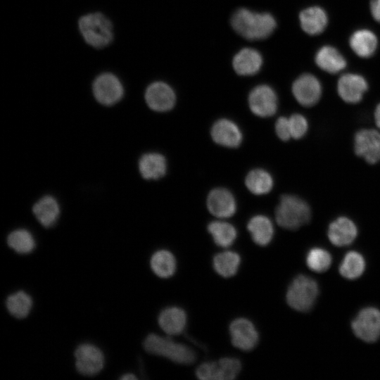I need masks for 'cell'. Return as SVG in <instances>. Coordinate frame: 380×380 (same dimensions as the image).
<instances>
[{"label": "cell", "mask_w": 380, "mask_h": 380, "mask_svg": "<svg viewBox=\"0 0 380 380\" xmlns=\"http://www.w3.org/2000/svg\"><path fill=\"white\" fill-rule=\"evenodd\" d=\"M231 23L238 34L252 40L269 37L276 27V21L271 14L255 13L246 8L237 10Z\"/></svg>", "instance_id": "obj_1"}, {"label": "cell", "mask_w": 380, "mask_h": 380, "mask_svg": "<svg viewBox=\"0 0 380 380\" xmlns=\"http://www.w3.org/2000/svg\"><path fill=\"white\" fill-rule=\"evenodd\" d=\"M275 216L280 227L294 230L310 221L311 211L303 199L293 195H283L276 208Z\"/></svg>", "instance_id": "obj_2"}, {"label": "cell", "mask_w": 380, "mask_h": 380, "mask_svg": "<svg viewBox=\"0 0 380 380\" xmlns=\"http://www.w3.org/2000/svg\"><path fill=\"white\" fill-rule=\"evenodd\" d=\"M144 348L151 354L163 356L181 365H190L196 360L194 351L189 346L155 334L146 338Z\"/></svg>", "instance_id": "obj_3"}, {"label": "cell", "mask_w": 380, "mask_h": 380, "mask_svg": "<svg viewBox=\"0 0 380 380\" xmlns=\"http://www.w3.org/2000/svg\"><path fill=\"white\" fill-rule=\"evenodd\" d=\"M79 27L84 40L95 48H103L113 39L110 21L101 13H89L79 20Z\"/></svg>", "instance_id": "obj_4"}, {"label": "cell", "mask_w": 380, "mask_h": 380, "mask_svg": "<svg viewBox=\"0 0 380 380\" xmlns=\"http://www.w3.org/2000/svg\"><path fill=\"white\" fill-rule=\"evenodd\" d=\"M318 292V286L314 279L305 275H299L292 281L288 288L286 301L291 308L306 312L315 304Z\"/></svg>", "instance_id": "obj_5"}, {"label": "cell", "mask_w": 380, "mask_h": 380, "mask_svg": "<svg viewBox=\"0 0 380 380\" xmlns=\"http://www.w3.org/2000/svg\"><path fill=\"white\" fill-rule=\"evenodd\" d=\"M241 369V362L234 357H222L217 362H208L200 365L196 376L202 380H232Z\"/></svg>", "instance_id": "obj_6"}, {"label": "cell", "mask_w": 380, "mask_h": 380, "mask_svg": "<svg viewBox=\"0 0 380 380\" xmlns=\"http://www.w3.org/2000/svg\"><path fill=\"white\" fill-rule=\"evenodd\" d=\"M352 329L360 339L373 343L380 337V311L372 307L362 309L352 322Z\"/></svg>", "instance_id": "obj_7"}, {"label": "cell", "mask_w": 380, "mask_h": 380, "mask_svg": "<svg viewBox=\"0 0 380 380\" xmlns=\"http://www.w3.org/2000/svg\"><path fill=\"white\" fill-rule=\"evenodd\" d=\"M251 110L257 116H272L277 109V96L270 86L262 84L255 87L248 96Z\"/></svg>", "instance_id": "obj_8"}, {"label": "cell", "mask_w": 380, "mask_h": 380, "mask_svg": "<svg viewBox=\"0 0 380 380\" xmlns=\"http://www.w3.org/2000/svg\"><path fill=\"white\" fill-rule=\"evenodd\" d=\"M93 93L101 104L116 103L123 96V87L117 77L110 73L99 75L93 84Z\"/></svg>", "instance_id": "obj_9"}, {"label": "cell", "mask_w": 380, "mask_h": 380, "mask_svg": "<svg viewBox=\"0 0 380 380\" xmlns=\"http://www.w3.org/2000/svg\"><path fill=\"white\" fill-rule=\"evenodd\" d=\"M75 366L77 371L86 376H92L99 373L104 365V356L102 351L91 344H82L75 352Z\"/></svg>", "instance_id": "obj_10"}, {"label": "cell", "mask_w": 380, "mask_h": 380, "mask_svg": "<svg viewBox=\"0 0 380 380\" xmlns=\"http://www.w3.org/2000/svg\"><path fill=\"white\" fill-rule=\"evenodd\" d=\"M355 153L368 163L380 161V133L373 129H362L355 135Z\"/></svg>", "instance_id": "obj_11"}, {"label": "cell", "mask_w": 380, "mask_h": 380, "mask_svg": "<svg viewBox=\"0 0 380 380\" xmlns=\"http://www.w3.org/2000/svg\"><path fill=\"white\" fill-rule=\"evenodd\" d=\"M292 92L300 104L310 107L315 105L319 100L322 87L316 77L310 74H304L293 82Z\"/></svg>", "instance_id": "obj_12"}, {"label": "cell", "mask_w": 380, "mask_h": 380, "mask_svg": "<svg viewBox=\"0 0 380 380\" xmlns=\"http://www.w3.org/2000/svg\"><path fill=\"white\" fill-rule=\"evenodd\" d=\"M232 344L242 350H251L258 344V333L253 324L246 318L234 319L229 326Z\"/></svg>", "instance_id": "obj_13"}, {"label": "cell", "mask_w": 380, "mask_h": 380, "mask_svg": "<svg viewBox=\"0 0 380 380\" xmlns=\"http://www.w3.org/2000/svg\"><path fill=\"white\" fill-rule=\"evenodd\" d=\"M145 99L152 110L165 112L173 108L175 103V94L172 89L166 83L156 82L148 87Z\"/></svg>", "instance_id": "obj_14"}, {"label": "cell", "mask_w": 380, "mask_h": 380, "mask_svg": "<svg viewBox=\"0 0 380 380\" xmlns=\"http://www.w3.org/2000/svg\"><path fill=\"white\" fill-rule=\"evenodd\" d=\"M368 89L365 79L360 75L347 73L338 82L337 90L340 97L346 103L360 102Z\"/></svg>", "instance_id": "obj_15"}, {"label": "cell", "mask_w": 380, "mask_h": 380, "mask_svg": "<svg viewBox=\"0 0 380 380\" xmlns=\"http://www.w3.org/2000/svg\"><path fill=\"white\" fill-rule=\"evenodd\" d=\"M208 210L214 216L226 218L232 216L236 210V203L232 194L227 189H213L207 198Z\"/></svg>", "instance_id": "obj_16"}, {"label": "cell", "mask_w": 380, "mask_h": 380, "mask_svg": "<svg viewBox=\"0 0 380 380\" xmlns=\"http://www.w3.org/2000/svg\"><path fill=\"white\" fill-rule=\"evenodd\" d=\"M213 141L221 146L236 148L242 141V133L238 125L228 119L216 121L210 131Z\"/></svg>", "instance_id": "obj_17"}, {"label": "cell", "mask_w": 380, "mask_h": 380, "mask_svg": "<svg viewBox=\"0 0 380 380\" xmlns=\"http://www.w3.org/2000/svg\"><path fill=\"white\" fill-rule=\"evenodd\" d=\"M357 229L355 223L346 217H340L329 226L328 238L336 246L350 244L356 238Z\"/></svg>", "instance_id": "obj_18"}, {"label": "cell", "mask_w": 380, "mask_h": 380, "mask_svg": "<svg viewBox=\"0 0 380 380\" xmlns=\"http://www.w3.org/2000/svg\"><path fill=\"white\" fill-rule=\"evenodd\" d=\"M158 324L162 330L169 336L180 334L186 325V312L178 307L167 308L160 313Z\"/></svg>", "instance_id": "obj_19"}, {"label": "cell", "mask_w": 380, "mask_h": 380, "mask_svg": "<svg viewBox=\"0 0 380 380\" xmlns=\"http://www.w3.org/2000/svg\"><path fill=\"white\" fill-rule=\"evenodd\" d=\"M299 18L302 29L310 35L322 32L328 22L326 12L319 6H312L304 9L300 13Z\"/></svg>", "instance_id": "obj_20"}, {"label": "cell", "mask_w": 380, "mask_h": 380, "mask_svg": "<svg viewBox=\"0 0 380 380\" xmlns=\"http://www.w3.org/2000/svg\"><path fill=\"white\" fill-rule=\"evenodd\" d=\"M262 63V56L258 51L245 48L235 55L233 67L239 75H252L258 72Z\"/></svg>", "instance_id": "obj_21"}, {"label": "cell", "mask_w": 380, "mask_h": 380, "mask_svg": "<svg viewBox=\"0 0 380 380\" xmlns=\"http://www.w3.org/2000/svg\"><path fill=\"white\" fill-rule=\"evenodd\" d=\"M139 169L144 179H158L166 172V160L163 155L158 153H146L139 161Z\"/></svg>", "instance_id": "obj_22"}, {"label": "cell", "mask_w": 380, "mask_h": 380, "mask_svg": "<svg viewBox=\"0 0 380 380\" xmlns=\"http://www.w3.org/2000/svg\"><path fill=\"white\" fill-rule=\"evenodd\" d=\"M247 229L253 241L262 246H267L272 239L274 227L271 220L265 215H255L248 221Z\"/></svg>", "instance_id": "obj_23"}, {"label": "cell", "mask_w": 380, "mask_h": 380, "mask_svg": "<svg viewBox=\"0 0 380 380\" xmlns=\"http://www.w3.org/2000/svg\"><path fill=\"white\" fill-rule=\"evenodd\" d=\"M317 65L329 73H337L346 66V61L334 47L324 46L319 49L315 56Z\"/></svg>", "instance_id": "obj_24"}, {"label": "cell", "mask_w": 380, "mask_h": 380, "mask_svg": "<svg viewBox=\"0 0 380 380\" xmlns=\"http://www.w3.org/2000/svg\"><path fill=\"white\" fill-rule=\"evenodd\" d=\"M350 46L353 51L360 57H370L377 47L376 35L368 30H359L355 32L350 38Z\"/></svg>", "instance_id": "obj_25"}, {"label": "cell", "mask_w": 380, "mask_h": 380, "mask_svg": "<svg viewBox=\"0 0 380 380\" xmlns=\"http://www.w3.org/2000/svg\"><path fill=\"white\" fill-rule=\"evenodd\" d=\"M32 211L38 221L45 227L52 226L56 221L60 209L55 198L46 196L33 206Z\"/></svg>", "instance_id": "obj_26"}, {"label": "cell", "mask_w": 380, "mask_h": 380, "mask_svg": "<svg viewBox=\"0 0 380 380\" xmlns=\"http://www.w3.org/2000/svg\"><path fill=\"white\" fill-rule=\"evenodd\" d=\"M245 184L253 194L262 195L269 193L273 186L271 175L262 169H254L247 175Z\"/></svg>", "instance_id": "obj_27"}, {"label": "cell", "mask_w": 380, "mask_h": 380, "mask_svg": "<svg viewBox=\"0 0 380 380\" xmlns=\"http://www.w3.org/2000/svg\"><path fill=\"white\" fill-rule=\"evenodd\" d=\"M151 267L159 277L168 278L176 270V260L174 255L168 251L160 250L151 256Z\"/></svg>", "instance_id": "obj_28"}, {"label": "cell", "mask_w": 380, "mask_h": 380, "mask_svg": "<svg viewBox=\"0 0 380 380\" xmlns=\"http://www.w3.org/2000/svg\"><path fill=\"white\" fill-rule=\"evenodd\" d=\"M208 230L215 243L223 248L230 246L234 242L237 236L235 227L226 222H212L208 224Z\"/></svg>", "instance_id": "obj_29"}, {"label": "cell", "mask_w": 380, "mask_h": 380, "mask_svg": "<svg viewBox=\"0 0 380 380\" xmlns=\"http://www.w3.org/2000/svg\"><path fill=\"white\" fill-rule=\"evenodd\" d=\"M240 256L233 251H224L217 253L213 258V267L217 274L223 277L234 275L239 267Z\"/></svg>", "instance_id": "obj_30"}, {"label": "cell", "mask_w": 380, "mask_h": 380, "mask_svg": "<svg viewBox=\"0 0 380 380\" xmlns=\"http://www.w3.org/2000/svg\"><path fill=\"white\" fill-rule=\"evenodd\" d=\"M365 269V261L362 255L356 251H350L343 258L339 272L342 277L348 279L360 277Z\"/></svg>", "instance_id": "obj_31"}, {"label": "cell", "mask_w": 380, "mask_h": 380, "mask_svg": "<svg viewBox=\"0 0 380 380\" xmlns=\"http://www.w3.org/2000/svg\"><path fill=\"white\" fill-rule=\"evenodd\" d=\"M32 305L31 297L25 292L20 291L10 295L6 300L8 312L16 318L27 316Z\"/></svg>", "instance_id": "obj_32"}, {"label": "cell", "mask_w": 380, "mask_h": 380, "mask_svg": "<svg viewBox=\"0 0 380 380\" xmlns=\"http://www.w3.org/2000/svg\"><path fill=\"white\" fill-rule=\"evenodd\" d=\"M8 246L19 253H28L33 251L35 241L32 234L26 229H17L8 236Z\"/></svg>", "instance_id": "obj_33"}, {"label": "cell", "mask_w": 380, "mask_h": 380, "mask_svg": "<svg viewBox=\"0 0 380 380\" xmlns=\"http://www.w3.org/2000/svg\"><path fill=\"white\" fill-rule=\"evenodd\" d=\"M331 261L329 253L321 248L310 249L306 256L308 267L316 272L327 271L330 267Z\"/></svg>", "instance_id": "obj_34"}, {"label": "cell", "mask_w": 380, "mask_h": 380, "mask_svg": "<svg viewBox=\"0 0 380 380\" xmlns=\"http://www.w3.org/2000/svg\"><path fill=\"white\" fill-rule=\"evenodd\" d=\"M291 138L298 139L307 132L308 128L305 118L298 113L293 114L289 118Z\"/></svg>", "instance_id": "obj_35"}, {"label": "cell", "mask_w": 380, "mask_h": 380, "mask_svg": "<svg viewBox=\"0 0 380 380\" xmlns=\"http://www.w3.org/2000/svg\"><path fill=\"white\" fill-rule=\"evenodd\" d=\"M275 131L278 137L282 141H288L291 138L289 118L280 117L275 124Z\"/></svg>", "instance_id": "obj_36"}, {"label": "cell", "mask_w": 380, "mask_h": 380, "mask_svg": "<svg viewBox=\"0 0 380 380\" xmlns=\"http://www.w3.org/2000/svg\"><path fill=\"white\" fill-rule=\"evenodd\" d=\"M370 10L373 18L380 23V0H372Z\"/></svg>", "instance_id": "obj_37"}, {"label": "cell", "mask_w": 380, "mask_h": 380, "mask_svg": "<svg viewBox=\"0 0 380 380\" xmlns=\"http://www.w3.org/2000/svg\"><path fill=\"white\" fill-rule=\"evenodd\" d=\"M374 120L376 126L380 129V103L377 105L375 109Z\"/></svg>", "instance_id": "obj_38"}, {"label": "cell", "mask_w": 380, "mask_h": 380, "mask_svg": "<svg viewBox=\"0 0 380 380\" xmlns=\"http://www.w3.org/2000/svg\"><path fill=\"white\" fill-rule=\"evenodd\" d=\"M120 379L122 380L137 379V377L133 374H126L123 375Z\"/></svg>", "instance_id": "obj_39"}]
</instances>
